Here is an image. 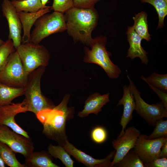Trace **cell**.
<instances>
[{
  "label": "cell",
  "instance_id": "cell-1",
  "mask_svg": "<svg viewBox=\"0 0 167 167\" xmlns=\"http://www.w3.org/2000/svg\"><path fill=\"white\" fill-rule=\"evenodd\" d=\"M70 97L69 94H66L58 105L40 112L36 115L43 125V134L62 147L67 140L66 122L74 116V108L67 106Z\"/></svg>",
  "mask_w": 167,
  "mask_h": 167
},
{
  "label": "cell",
  "instance_id": "cell-2",
  "mask_svg": "<svg viewBox=\"0 0 167 167\" xmlns=\"http://www.w3.org/2000/svg\"><path fill=\"white\" fill-rule=\"evenodd\" d=\"M65 13L68 34L75 42L80 41L90 46L93 40L92 32L98 19L96 10L94 8H82L73 6Z\"/></svg>",
  "mask_w": 167,
  "mask_h": 167
},
{
  "label": "cell",
  "instance_id": "cell-3",
  "mask_svg": "<svg viewBox=\"0 0 167 167\" xmlns=\"http://www.w3.org/2000/svg\"><path fill=\"white\" fill-rule=\"evenodd\" d=\"M45 67L40 66L29 74L24 88V101L27 111L36 115L40 112L51 109L55 105L43 94L41 88V81Z\"/></svg>",
  "mask_w": 167,
  "mask_h": 167
},
{
  "label": "cell",
  "instance_id": "cell-4",
  "mask_svg": "<svg viewBox=\"0 0 167 167\" xmlns=\"http://www.w3.org/2000/svg\"><path fill=\"white\" fill-rule=\"evenodd\" d=\"M106 40L105 36H100L93 39L89 46L91 49L86 46L84 48L85 56L83 61L98 65L103 69L109 78L117 79L121 74V71L110 58L111 54L106 48Z\"/></svg>",
  "mask_w": 167,
  "mask_h": 167
},
{
  "label": "cell",
  "instance_id": "cell-5",
  "mask_svg": "<svg viewBox=\"0 0 167 167\" xmlns=\"http://www.w3.org/2000/svg\"><path fill=\"white\" fill-rule=\"evenodd\" d=\"M47 13L40 16L35 22L34 28L31 33L30 42L38 44L50 35L66 30L64 13L56 11Z\"/></svg>",
  "mask_w": 167,
  "mask_h": 167
},
{
  "label": "cell",
  "instance_id": "cell-6",
  "mask_svg": "<svg viewBox=\"0 0 167 167\" xmlns=\"http://www.w3.org/2000/svg\"><path fill=\"white\" fill-rule=\"evenodd\" d=\"M25 71L29 74L40 66L46 67L50 55L43 45L31 42L21 43L16 49Z\"/></svg>",
  "mask_w": 167,
  "mask_h": 167
},
{
  "label": "cell",
  "instance_id": "cell-7",
  "mask_svg": "<svg viewBox=\"0 0 167 167\" xmlns=\"http://www.w3.org/2000/svg\"><path fill=\"white\" fill-rule=\"evenodd\" d=\"M29 74L25 71L16 50L10 55L6 65L0 71V83L11 87L24 88Z\"/></svg>",
  "mask_w": 167,
  "mask_h": 167
},
{
  "label": "cell",
  "instance_id": "cell-8",
  "mask_svg": "<svg viewBox=\"0 0 167 167\" xmlns=\"http://www.w3.org/2000/svg\"><path fill=\"white\" fill-rule=\"evenodd\" d=\"M127 77L135 100L136 112L148 124L155 126L158 120L167 117V109L161 101L151 105L145 102L141 98V93L128 75Z\"/></svg>",
  "mask_w": 167,
  "mask_h": 167
},
{
  "label": "cell",
  "instance_id": "cell-9",
  "mask_svg": "<svg viewBox=\"0 0 167 167\" xmlns=\"http://www.w3.org/2000/svg\"><path fill=\"white\" fill-rule=\"evenodd\" d=\"M0 141L8 146L14 152L26 158L34 151L33 143L30 139L11 130L8 127L0 125Z\"/></svg>",
  "mask_w": 167,
  "mask_h": 167
},
{
  "label": "cell",
  "instance_id": "cell-10",
  "mask_svg": "<svg viewBox=\"0 0 167 167\" xmlns=\"http://www.w3.org/2000/svg\"><path fill=\"white\" fill-rule=\"evenodd\" d=\"M167 141V137L150 139L146 138L144 134H140L134 149L144 163H149L159 157L161 148Z\"/></svg>",
  "mask_w": 167,
  "mask_h": 167
},
{
  "label": "cell",
  "instance_id": "cell-11",
  "mask_svg": "<svg viewBox=\"0 0 167 167\" xmlns=\"http://www.w3.org/2000/svg\"><path fill=\"white\" fill-rule=\"evenodd\" d=\"M139 130L134 126L128 128L123 134L118 136L112 142V146L116 151L111 162V167L121 160L127 153L134 148L137 139L140 134Z\"/></svg>",
  "mask_w": 167,
  "mask_h": 167
},
{
  "label": "cell",
  "instance_id": "cell-12",
  "mask_svg": "<svg viewBox=\"0 0 167 167\" xmlns=\"http://www.w3.org/2000/svg\"><path fill=\"white\" fill-rule=\"evenodd\" d=\"M2 7V14L8 23L9 31L8 39L12 41L16 49L21 44L22 27L20 20L11 1L3 0Z\"/></svg>",
  "mask_w": 167,
  "mask_h": 167
},
{
  "label": "cell",
  "instance_id": "cell-13",
  "mask_svg": "<svg viewBox=\"0 0 167 167\" xmlns=\"http://www.w3.org/2000/svg\"><path fill=\"white\" fill-rule=\"evenodd\" d=\"M27 112L24 100L21 103H11L0 106V125L7 126L15 132L30 139L28 133L17 124L15 119L18 114Z\"/></svg>",
  "mask_w": 167,
  "mask_h": 167
},
{
  "label": "cell",
  "instance_id": "cell-14",
  "mask_svg": "<svg viewBox=\"0 0 167 167\" xmlns=\"http://www.w3.org/2000/svg\"><path fill=\"white\" fill-rule=\"evenodd\" d=\"M62 147L77 161L88 167H111V160L113 159L116 152L114 150L109 153L105 158L98 159L78 149L70 143L68 140H66Z\"/></svg>",
  "mask_w": 167,
  "mask_h": 167
},
{
  "label": "cell",
  "instance_id": "cell-15",
  "mask_svg": "<svg viewBox=\"0 0 167 167\" xmlns=\"http://www.w3.org/2000/svg\"><path fill=\"white\" fill-rule=\"evenodd\" d=\"M123 95L118 101L117 106L122 105L123 112L120 124L122 127L121 131L118 135H122L125 131L126 126L132 118V113L135 110V102L134 101L130 86L124 85L123 87Z\"/></svg>",
  "mask_w": 167,
  "mask_h": 167
},
{
  "label": "cell",
  "instance_id": "cell-16",
  "mask_svg": "<svg viewBox=\"0 0 167 167\" xmlns=\"http://www.w3.org/2000/svg\"><path fill=\"white\" fill-rule=\"evenodd\" d=\"M126 34L130 45L126 57L132 60L139 57L143 64L147 65L148 62L147 56L148 53L141 45L142 39L136 32L132 26L128 27Z\"/></svg>",
  "mask_w": 167,
  "mask_h": 167
},
{
  "label": "cell",
  "instance_id": "cell-17",
  "mask_svg": "<svg viewBox=\"0 0 167 167\" xmlns=\"http://www.w3.org/2000/svg\"><path fill=\"white\" fill-rule=\"evenodd\" d=\"M109 93L101 95L95 92L90 95L85 101L83 109L78 113L80 118L87 117L90 114L97 115L102 110V108L110 101Z\"/></svg>",
  "mask_w": 167,
  "mask_h": 167
},
{
  "label": "cell",
  "instance_id": "cell-18",
  "mask_svg": "<svg viewBox=\"0 0 167 167\" xmlns=\"http://www.w3.org/2000/svg\"><path fill=\"white\" fill-rule=\"evenodd\" d=\"M50 10L51 6H47L36 12L30 13L23 11L17 12L24 31L21 43L30 42L31 30L32 27L39 18L49 13Z\"/></svg>",
  "mask_w": 167,
  "mask_h": 167
},
{
  "label": "cell",
  "instance_id": "cell-19",
  "mask_svg": "<svg viewBox=\"0 0 167 167\" xmlns=\"http://www.w3.org/2000/svg\"><path fill=\"white\" fill-rule=\"evenodd\" d=\"M26 167H58L53 162L49 155L46 152L34 151L25 158Z\"/></svg>",
  "mask_w": 167,
  "mask_h": 167
},
{
  "label": "cell",
  "instance_id": "cell-20",
  "mask_svg": "<svg viewBox=\"0 0 167 167\" xmlns=\"http://www.w3.org/2000/svg\"><path fill=\"white\" fill-rule=\"evenodd\" d=\"M24 93V88L11 87L0 83V106L11 103L14 99Z\"/></svg>",
  "mask_w": 167,
  "mask_h": 167
},
{
  "label": "cell",
  "instance_id": "cell-21",
  "mask_svg": "<svg viewBox=\"0 0 167 167\" xmlns=\"http://www.w3.org/2000/svg\"><path fill=\"white\" fill-rule=\"evenodd\" d=\"M147 15L146 12L142 11L133 17L134 21L132 26L136 32L143 39L148 41L151 39V35L148 31Z\"/></svg>",
  "mask_w": 167,
  "mask_h": 167
},
{
  "label": "cell",
  "instance_id": "cell-22",
  "mask_svg": "<svg viewBox=\"0 0 167 167\" xmlns=\"http://www.w3.org/2000/svg\"><path fill=\"white\" fill-rule=\"evenodd\" d=\"M11 2L17 12L33 13L43 9L41 0H12Z\"/></svg>",
  "mask_w": 167,
  "mask_h": 167
},
{
  "label": "cell",
  "instance_id": "cell-23",
  "mask_svg": "<svg viewBox=\"0 0 167 167\" xmlns=\"http://www.w3.org/2000/svg\"><path fill=\"white\" fill-rule=\"evenodd\" d=\"M49 154L55 159H59L66 167H73L74 161L63 147L49 144L48 148Z\"/></svg>",
  "mask_w": 167,
  "mask_h": 167
},
{
  "label": "cell",
  "instance_id": "cell-24",
  "mask_svg": "<svg viewBox=\"0 0 167 167\" xmlns=\"http://www.w3.org/2000/svg\"><path fill=\"white\" fill-rule=\"evenodd\" d=\"M0 157L10 167H25L17 159L14 152L6 144L0 141Z\"/></svg>",
  "mask_w": 167,
  "mask_h": 167
},
{
  "label": "cell",
  "instance_id": "cell-25",
  "mask_svg": "<svg viewBox=\"0 0 167 167\" xmlns=\"http://www.w3.org/2000/svg\"><path fill=\"white\" fill-rule=\"evenodd\" d=\"M113 167H145L143 162L134 149L130 150Z\"/></svg>",
  "mask_w": 167,
  "mask_h": 167
},
{
  "label": "cell",
  "instance_id": "cell-26",
  "mask_svg": "<svg viewBox=\"0 0 167 167\" xmlns=\"http://www.w3.org/2000/svg\"><path fill=\"white\" fill-rule=\"evenodd\" d=\"M142 3H147L152 5L156 9L159 19L157 29L162 28L164 20L167 15V0H140Z\"/></svg>",
  "mask_w": 167,
  "mask_h": 167
},
{
  "label": "cell",
  "instance_id": "cell-27",
  "mask_svg": "<svg viewBox=\"0 0 167 167\" xmlns=\"http://www.w3.org/2000/svg\"><path fill=\"white\" fill-rule=\"evenodd\" d=\"M141 78L153 87L167 92V74H160L153 72L145 78L141 76Z\"/></svg>",
  "mask_w": 167,
  "mask_h": 167
},
{
  "label": "cell",
  "instance_id": "cell-28",
  "mask_svg": "<svg viewBox=\"0 0 167 167\" xmlns=\"http://www.w3.org/2000/svg\"><path fill=\"white\" fill-rule=\"evenodd\" d=\"M15 50L13 41L10 39L0 45V71L6 65L10 55Z\"/></svg>",
  "mask_w": 167,
  "mask_h": 167
},
{
  "label": "cell",
  "instance_id": "cell-29",
  "mask_svg": "<svg viewBox=\"0 0 167 167\" xmlns=\"http://www.w3.org/2000/svg\"><path fill=\"white\" fill-rule=\"evenodd\" d=\"M163 118L158 120L156 122L153 132L149 135H145L148 139H154L161 137H167V120Z\"/></svg>",
  "mask_w": 167,
  "mask_h": 167
},
{
  "label": "cell",
  "instance_id": "cell-30",
  "mask_svg": "<svg viewBox=\"0 0 167 167\" xmlns=\"http://www.w3.org/2000/svg\"><path fill=\"white\" fill-rule=\"evenodd\" d=\"M73 0H53L51 10L64 13L73 6Z\"/></svg>",
  "mask_w": 167,
  "mask_h": 167
},
{
  "label": "cell",
  "instance_id": "cell-31",
  "mask_svg": "<svg viewBox=\"0 0 167 167\" xmlns=\"http://www.w3.org/2000/svg\"><path fill=\"white\" fill-rule=\"evenodd\" d=\"M107 136L106 130L101 126H97L94 128L91 133V137L93 141L98 143L104 142Z\"/></svg>",
  "mask_w": 167,
  "mask_h": 167
},
{
  "label": "cell",
  "instance_id": "cell-32",
  "mask_svg": "<svg viewBox=\"0 0 167 167\" xmlns=\"http://www.w3.org/2000/svg\"><path fill=\"white\" fill-rule=\"evenodd\" d=\"M100 0H73L74 7L82 8H94L95 4Z\"/></svg>",
  "mask_w": 167,
  "mask_h": 167
},
{
  "label": "cell",
  "instance_id": "cell-33",
  "mask_svg": "<svg viewBox=\"0 0 167 167\" xmlns=\"http://www.w3.org/2000/svg\"><path fill=\"white\" fill-rule=\"evenodd\" d=\"M144 164L145 167H167V158L159 157Z\"/></svg>",
  "mask_w": 167,
  "mask_h": 167
},
{
  "label": "cell",
  "instance_id": "cell-34",
  "mask_svg": "<svg viewBox=\"0 0 167 167\" xmlns=\"http://www.w3.org/2000/svg\"><path fill=\"white\" fill-rule=\"evenodd\" d=\"M146 83L150 88L157 94L160 100L163 103L166 108L167 109V92H164L153 87L148 83Z\"/></svg>",
  "mask_w": 167,
  "mask_h": 167
},
{
  "label": "cell",
  "instance_id": "cell-35",
  "mask_svg": "<svg viewBox=\"0 0 167 167\" xmlns=\"http://www.w3.org/2000/svg\"><path fill=\"white\" fill-rule=\"evenodd\" d=\"M159 157L167 158V141L164 143L161 148Z\"/></svg>",
  "mask_w": 167,
  "mask_h": 167
},
{
  "label": "cell",
  "instance_id": "cell-36",
  "mask_svg": "<svg viewBox=\"0 0 167 167\" xmlns=\"http://www.w3.org/2000/svg\"><path fill=\"white\" fill-rule=\"evenodd\" d=\"M43 8H45L47 6H46V5L48 2L49 0H41Z\"/></svg>",
  "mask_w": 167,
  "mask_h": 167
},
{
  "label": "cell",
  "instance_id": "cell-37",
  "mask_svg": "<svg viewBox=\"0 0 167 167\" xmlns=\"http://www.w3.org/2000/svg\"><path fill=\"white\" fill-rule=\"evenodd\" d=\"M5 167V164L2 159L0 157V167Z\"/></svg>",
  "mask_w": 167,
  "mask_h": 167
},
{
  "label": "cell",
  "instance_id": "cell-38",
  "mask_svg": "<svg viewBox=\"0 0 167 167\" xmlns=\"http://www.w3.org/2000/svg\"><path fill=\"white\" fill-rule=\"evenodd\" d=\"M4 42L3 40L0 39V45L2 44Z\"/></svg>",
  "mask_w": 167,
  "mask_h": 167
}]
</instances>
